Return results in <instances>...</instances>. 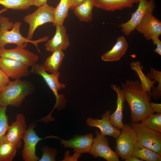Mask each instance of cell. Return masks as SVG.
I'll return each mask as SVG.
<instances>
[{
    "label": "cell",
    "instance_id": "1",
    "mask_svg": "<svg viewBox=\"0 0 161 161\" xmlns=\"http://www.w3.org/2000/svg\"><path fill=\"white\" fill-rule=\"evenodd\" d=\"M121 85L125 100L130 109L131 123H138L154 113L150 105L151 95L143 90L139 80H126Z\"/></svg>",
    "mask_w": 161,
    "mask_h": 161
},
{
    "label": "cell",
    "instance_id": "2",
    "mask_svg": "<svg viewBox=\"0 0 161 161\" xmlns=\"http://www.w3.org/2000/svg\"><path fill=\"white\" fill-rule=\"evenodd\" d=\"M21 24L20 22L16 21L13 23L8 18L0 16V48L4 47L8 44H14L20 47L30 43L34 45L40 52L38 44L47 41L49 37L44 36L35 40H29L22 35L20 32Z\"/></svg>",
    "mask_w": 161,
    "mask_h": 161
},
{
    "label": "cell",
    "instance_id": "3",
    "mask_svg": "<svg viewBox=\"0 0 161 161\" xmlns=\"http://www.w3.org/2000/svg\"><path fill=\"white\" fill-rule=\"evenodd\" d=\"M32 84L20 79L10 81L0 90V106L19 107L25 98L32 91Z\"/></svg>",
    "mask_w": 161,
    "mask_h": 161
},
{
    "label": "cell",
    "instance_id": "4",
    "mask_svg": "<svg viewBox=\"0 0 161 161\" xmlns=\"http://www.w3.org/2000/svg\"><path fill=\"white\" fill-rule=\"evenodd\" d=\"M31 73L40 75L45 80L48 86L53 92L56 99L55 105L52 111L47 116L44 118L47 122L53 121L54 118L51 116L52 113L55 109L60 111L66 106V100L64 96L62 94H59L58 91L64 89L66 85L59 82L58 78L60 73L55 75L48 73L43 69L42 65L36 63L31 66Z\"/></svg>",
    "mask_w": 161,
    "mask_h": 161
},
{
    "label": "cell",
    "instance_id": "5",
    "mask_svg": "<svg viewBox=\"0 0 161 161\" xmlns=\"http://www.w3.org/2000/svg\"><path fill=\"white\" fill-rule=\"evenodd\" d=\"M33 13L25 16L24 21L29 25L27 38L32 40L35 30L39 26L47 23L54 24L55 8L47 4L39 7Z\"/></svg>",
    "mask_w": 161,
    "mask_h": 161
},
{
    "label": "cell",
    "instance_id": "6",
    "mask_svg": "<svg viewBox=\"0 0 161 161\" xmlns=\"http://www.w3.org/2000/svg\"><path fill=\"white\" fill-rule=\"evenodd\" d=\"M121 133L116 138V152L123 160L132 155L133 149L137 142V134L130 125L125 124Z\"/></svg>",
    "mask_w": 161,
    "mask_h": 161
},
{
    "label": "cell",
    "instance_id": "7",
    "mask_svg": "<svg viewBox=\"0 0 161 161\" xmlns=\"http://www.w3.org/2000/svg\"><path fill=\"white\" fill-rule=\"evenodd\" d=\"M137 135V141L161 155V133L151 130L140 123H131Z\"/></svg>",
    "mask_w": 161,
    "mask_h": 161
},
{
    "label": "cell",
    "instance_id": "8",
    "mask_svg": "<svg viewBox=\"0 0 161 161\" xmlns=\"http://www.w3.org/2000/svg\"><path fill=\"white\" fill-rule=\"evenodd\" d=\"M35 124L33 123L27 128L22 139L24 145L21 154L24 161H38L39 158L36 154V146L40 140L49 138L59 139L56 136H48L44 138L39 137L34 129Z\"/></svg>",
    "mask_w": 161,
    "mask_h": 161
},
{
    "label": "cell",
    "instance_id": "9",
    "mask_svg": "<svg viewBox=\"0 0 161 161\" xmlns=\"http://www.w3.org/2000/svg\"><path fill=\"white\" fill-rule=\"evenodd\" d=\"M138 4L137 9L132 13L130 19L120 25L122 32L126 36L131 35L147 13H153L156 6L155 0H139Z\"/></svg>",
    "mask_w": 161,
    "mask_h": 161
},
{
    "label": "cell",
    "instance_id": "10",
    "mask_svg": "<svg viewBox=\"0 0 161 161\" xmlns=\"http://www.w3.org/2000/svg\"><path fill=\"white\" fill-rule=\"evenodd\" d=\"M95 133L96 137L93 139L89 153L95 158L99 157L107 161H119V156L112 149L106 136L101 134L98 131H96Z\"/></svg>",
    "mask_w": 161,
    "mask_h": 161
},
{
    "label": "cell",
    "instance_id": "11",
    "mask_svg": "<svg viewBox=\"0 0 161 161\" xmlns=\"http://www.w3.org/2000/svg\"><path fill=\"white\" fill-rule=\"evenodd\" d=\"M27 44L22 46H17L11 49L0 48V57L8 58L18 61L29 67L37 63L38 55L26 49Z\"/></svg>",
    "mask_w": 161,
    "mask_h": 161
},
{
    "label": "cell",
    "instance_id": "12",
    "mask_svg": "<svg viewBox=\"0 0 161 161\" xmlns=\"http://www.w3.org/2000/svg\"><path fill=\"white\" fill-rule=\"evenodd\" d=\"M27 129L25 116L22 114H18L15 120L10 125L3 142L11 143L18 148H19L22 144L21 140L23 139Z\"/></svg>",
    "mask_w": 161,
    "mask_h": 161
},
{
    "label": "cell",
    "instance_id": "13",
    "mask_svg": "<svg viewBox=\"0 0 161 161\" xmlns=\"http://www.w3.org/2000/svg\"><path fill=\"white\" fill-rule=\"evenodd\" d=\"M147 40L154 37H159L161 35V22L152 13H147L135 28Z\"/></svg>",
    "mask_w": 161,
    "mask_h": 161
},
{
    "label": "cell",
    "instance_id": "14",
    "mask_svg": "<svg viewBox=\"0 0 161 161\" xmlns=\"http://www.w3.org/2000/svg\"><path fill=\"white\" fill-rule=\"evenodd\" d=\"M110 114V110H107L102 115L101 119L89 117L87 119L86 123L90 127H95L99 129L101 134L116 139L120 134L121 131L114 126L111 122Z\"/></svg>",
    "mask_w": 161,
    "mask_h": 161
},
{
    "label": "cell",
    "instance_id": "15",
    "mask_svg": "<svg viewBox=\"0 0 161 161\" xmlns=\"http://www.w3.org/2000/svg\"><path fill=\"white\" fill-rule=\"evenodd\" d=\"M29 67L14 60L0 57V68L9 78L16 80L27 77L30 74Z\"/></svg>",
    "mask_w": 161,
    "mask_h": 161
},
{
    "label": "cell",
    "instance_id": "16",
    "mask_svg": "<svg viewBox=\"0 0 161 161\" xmlns=\"http://www.w3.org/2000/svg\"><path fill=\"white\" fill-rule=\"evenodd\" d=\"M55 26V35L45 44L46 50L52 52L57 50H65L70 45L66 27L64 25H56Z\"/></svg>",
    "mask_w": 161,
    "mask_h": 161
},
{
    "label": "cell",
    "instance_id": "17",
    "mask_svg": "<svg viewBox=\"0 0 161 161\" xmlns=\"http://www.w3.org/2000/svg\"><path fill=\"white\" fill-rule=\"evenodd\" d=\"M93 134H89L84 135H77L68 140L61 139V143L64 148H73L74 152L81 154L89 153L93 140Z\"/></svg>",
    "mask_w": 161,
    "mask_h": 161
},
{
    "label": "cell",
    "instance_id": "18",
    "mask_svg": "<svg viewBox=\"0 0 161 161\" xmlns=\"http://www.w3.org/2000/svg\"><path fill=\"white\" fill-rule=\"evenodd\" d=\"M129 45L126 38L123 36L119 37L116 42L109 50L102 56V59L105 62H113L119 61L126 52Z\"/></svg>",
    "mask_w": 161,
    "mask_h": 161
},
{
    "label": "cell",
    "instance_id": "19",
    "mask_svg": "<svg viewBox=\"0 0 161 161\" xmlns=\"http://www.w3.org/2000/svg\"><path fill=\"white\" fill-rule=\"evenodd\" d=\"M112 89L117 95V107L115 111L110 115L111 122L114 126L121 130L124 124L123 122V111L125 100L123 94L120 87L115 84L111 85Z\"/></svg>",
    "mask_w": 161,
    "mask_h": 161
},
{
    "label": "cell",
    "instance_id": "20",
    "mask_svg": "<svg viewBox=\"0 0 161 161\" xmlns=\"http://www.w3.org/2000/svg\"><path fill=\"white\" fill-rule=\"evenodd\" d=\"M139 0H94V7L107 11H115L132 7Z\"/></svg>",
    "mask_w": 161,
    "mask_h": 161
},
{
    "label": "cell",
    "instance_id": "21",
    "mask_svg": "<svg viewBox=\"0 0 161 161\" xmlns=\"http://www.w3.org/2000/svg\"><path fill=\"white\" fill-rule=\"evenodd\" d=\"M94 7V0H85L72 9L80 21L89 23L92 20V11Z\"/></svg>",
    "mask_w": 161,
    "mask_h": 161
},
{
    "label": "cell",
    "instance_id": "22",
    "mask_svg": "<svg viewBox=\"0 0 161 161\" xmlns=\"http://www.w3.org/2000/svg\"><path fill=\"white\" fill-rule=\"evenodd\" d=\"M64 57L63 50H57L54 51L42 65L43 69L46 72H49L54 75L60 73L58 70Z\"/></svg>",
    "mask_w": 161,
    "mask_h": 161
},
{
    "label": "cell",
    "instance_id": "23",
    "mask_svg": "<svg viewBox=\"0 0 161 161\" xmlns=\"http://www.w3.org/2000/svg\"><path fill=\"white\" fill-rule=\"evenodd\" d=\"M132 155L143 161H161V155L142 145L138 141L132 151Z\"/></svg>",
    "mask_w": 161,
    "mask_h": 161
},
{
    "label": "cell",
    "instance_id": "24",
    "mask_svg": "<svg viewBox=\"0 0 161 161\" xmlns=\"http://www.w3.org/2000/svg\"><path fill=\"white\" fill-rule=\"evenodd\" d=\"M130 65L131 69L136 72L138 76L143 90L151 95V88L156 82L154 80H151L145 75L143 71V66L139 61L132 62Z\"/></svg>",
    "mask_w": 161,
    "mask_h": 161
},
{
    "label": "cell",
    "instance_id": "25",
    "mask_svg": "<svg viewBox=\"0 0 161 161\" xmlns=\"http://www.w3.org/2000/svg\"><path fill=\"white\" fill-rule=\"evenodd\" d=\"M72 0H60L55 11V22L53 24L63 25L68 16L69 10L71 8Z\"/></svg>",
    "mask_w": 161,
    "mask_h": 161
},
{
    "label": "cell",
    "instance_id": "26",
    "mask_svg": "<svg viewBox=\"0 0 161 161\" xmlns=\"http://www.w3.org/2000/svg\"><path fill=\"white\" fill-rule=\"evenodd\" d=\"M0 4L7 9L21 10L34 5L33 0H0Z\"/></svg>",
    "mask_w": 161,
    "mask_h": 161
},
{
    "label": "cell",
    "instance_id": "27",
    "mask_svg": "<svg viewBox=\"0 0 161 161\" xmlns=\"http://www.w3.org/2000/svg\"><path fill=\"white\" fill-rule=\"evenodd\" d=\"M18 148L13 144L3 142L0 145V161H12L15 157Z\"/></svg>",
    "mask_w": 161,
    "mask_h": 161
},
{
    "label": "cell",
    "instance_id": "28",
    "mask_svg": "<svg viewBox=\"0 0 161 161\" xmlns=\"http://www.w3.org/2000/svg\"><path fill=\"white\" fill-rule=\"evenodd\" d=\"M140 121L144 126L161 133V113L151 114Z\"/></svg>",
    "mask_w": 161,
    "mask_h": 161
},
{
    "label": "cell",
    "instance_id": "29",
    "mask_svg": "<svg viewBox=\"0 0 161 161\" xmlns=\"http://www.w3.org/2000/svg\"><path fill=\"white\" fill-rule=\"evenodd\" d=\"M6 111L7 107L0 106V145L3 143L4 137L10 126Z\"/></svg>",
    "mask_w": 161,
    "mask_h": 161
},
{
    "label": "cell",
    "instance_id": "30",
    "mask_svg": "<svg viewBox=\"0 0 161 161\" xmlns=\"http://www.w3.org/2000/svg\"><path fill=\"white\" fill-rule=\"evenodd\" d=\"M149 78L158 83L157 86L152 88L151 96L155 100H160L161 98V72L157 70L153 71L150 74Z\"/></svg>",
    "mask_w": 161,
    "mask_h": 161
},
{
    "label": "cell",
    "instance_id": "31",
    "mask_svg": "<svg viewBox=\"0 0 161 161\" xmlns=\"http://www.w3.org/2000/svg\"><path fill=\"white\" fill-rule=\"evenodd\" d=\"M42 155L39 159V161H55L57 154L56 148H51L47 146H44L42 147Z\"/></svg>",
    "mask_w": 161,
    "mask_h": 161
},
{
    "label": "cell",
    "instance_id": "32",
    "mask_svg": "<svg viewBox=\"0 0 161 161\" xmlns=\"http://www.w3.org/2000/svg\"><path fill=\"white\" fill-rule=\"evenodd\" d=\"M10 81L9 78L0 68V90L5 87Z\"/></svg>",
    "mask_w": 161,
    "mask_h": 161
},
{
    "label": "cell",
    "instance_id": "33",
    "mask_svg": "<svg viewBox=\"0 0 161 161\" xmlns=\"http://www.w3.org/2000/svg\"><path fill=\"white\" fill-rule=\"evenodd\" d=\"M74 152V154L70 156L69 151H66L65 153L64 158L62 161H77L82 154L78 152Z\"/></svg>",
    "mask_w": 161,
    "mask_h": 161
},
{
    "label": "cell",
    "instance_id": "34",
    "mask_svg": "<svg viewBox=\"0 0 161 161\" xmlns=\"http://www.w3.org/2000/svg\"><path fill=\"white\" fill-rule=\"evenodd\" d=\"M151 40H152L153 44L156 46V48L154 50V51L161 56V41L159 39V37L154 36L153 37Z\"/></svg>",
    "mask_w": 161,
    "mask_h": 161
},
{
    "label": "cell",
    "instance_id": "35",
    "mask_svg": "<svg viewBox=\"0 0 161 161\" xmlns=\"http://www.w3.org/2000/svg\"><path fill=\"white\" fill-rule=\"evenodd\" d=\"M151 107L153 111L157 113H161V104L150 102Z\"/></svg>",
    "mask_w": 161,
    "mask_h": 161
},
{
    "label": "cell",
    "instance_id": "36",
    "mask_svg": "<svg viewBox=\"0 0 161 161\" xmlns=\"http://www.w3.org/2000/svg\"><path fill=\"white\" fill-rule=\"evenodd\" d=\"M47 0H33V4L38 7L47 4Z\"/></svg>",
    "mask_w": 161,
    "mask_h": 161
},
{
    "label": "cell",
    "instance_id": "37",
    "mask_svg": "<svg viewBox=\"0 0 161 161\" xmlns=\"http://www.w3.org/2000/svg\"><path fill=\"white\" fill-rule=\"evenodd\" d=\"M85 0H72V4L71 8L79 5Z\"/></svg>",
    "mask_w": 161,
    "mask_h": 161
},
{
    "label": "cell",
    "instance_id": "38",
    "mask_svg": "<svg viewBox=\"0 0 161 161\" xmlns=\"http://www.w3.org/2000/svg\"><path fill=\"white\" fill-rule=\"evenodd\" d=\"M125 160V161H143L137 157L133 155L131 156Z\"/></svg>",
    "mask_w": 161,
    "mask_h": 161
},
{
    "label": "cell",
    "instance_id": "39",
    "mask_svg": "<svg viewBox=\"0 0 161 161\" xmlns=\"http://www.w3.org/2000/svg\"><path fill=\"white\" fill-rule=\"evenodd\" d=\"M7 9L4 8L2 10H0V15L2 13L6 11L7 10Z\"/></svg>",
    "mask_w": 161,
    "mask_h": 161
}]
</instances>
